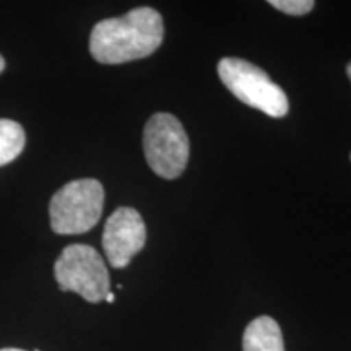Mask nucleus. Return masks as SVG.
I'll use <instances>...</instances> for the list:
<instances>
[{
    "label": "nucleus",
    "mask_w": 351,
    "mask_h": 351,
    "mask_svg": "<svg viewBox=\"0 0 351 351\" xmlns=\"http://www.w3.org/2000/svg\"><path fill=\"white\" fill-rule=\"evenodd\" d=\"M26 135L19 122L0 119V166H5L16 160L23 152Z\"/></svg>",
    "instance_id": "nucleus-8"
},
{
    "label": "nucleus",
    "mask_w": 351,
    "mask_h": 351,
    "mask_svg": "<svg viewBox=\"0 0 351 351\" xmlns=\"http://www.w3.org/2000/svg\"><path fill=\"white\" fill-rule=\"evenodd\" d=\"M143 152L153 173L179 178L189 161V137L181 121L168 112L153 114L143 130Z\"/></svg>",
    "instance_id": "nucleus-5"
},
{
    "label": "nucleus",
    "mask_w": 351,
    "mask_h": 351,
    "mask_svg": "<svg viewBox=\"0 0 351 351\" xmlns=\"http://www.w3.org/2000/svg\"><path fill=\"white\" fill-rule=\"evenodd\" d=\"M218 75L228 90L247 106L270 117H285L288 114L287 93L257 65L244 59L225 57L218 64Z\"/></svg>",
    "instance_id": "nucleus-2"
},
{
    "label": "nucleus",
    "mask_w": 351,
    "mask_h": 351,
    "mask_svg": "<svg viewBox=\"0 0 351 351\" xmlns=\"http://www.w3.org/2000/svg\"><path fill=\"white\" fill-rule=\"evenodd\" d=\"M269 3L276 10L293 16H302L314 8L313 0H270Z\"/></svg>",
    "instance_id": "nucleus-9"
},
{
    "label": "nucleus",
    "mask_w": 351,
    "mask_h": 351,
    "mask_svg": "<svg viewBox=\"0 0 351 351\" xmlns=\"http://www.w3.org/2000/svg\"><path fill=\"white\" fill-rule=\"evenodd\" d=\"M243 351H285L283 333L276 320L269 315L254 319L245 327Z\"/></svg>",
    "instance_id": "nucleus-7"
},
{
    "label": "nucleus",
    "mask_w": 351,
    "mask_h": 351,
    "mask_svg": "<svg viewBox=\"0 0 351 351\" xmlns=\"http://www.w3.org/2000/svg\"><path fill=\"white\" fill-rule=\"evenodd\" d=\"M165 36L155 8L137 7L119 19L101 20L90 36V52L99 64H125L152 56Z\"/></svg>",
    "instance_id": "nucleus-1"
},
{
    "label": "nucleus",
    "mask_w": 351,
    "mask_h": 351,
    "mask_svg": "<svg viewBox=\"0 0 351 351\" xmlns=\"http://www.w3.org/2000/svg\"><path fill=\"white\" fill-rule=\"evenodd\" d=\"M147 243V228L135 208L121 207L108 218L103 249L114 269H124Z\"/></svg>",
    "instance_id": "nucleus-6"
},
{
    "label": "nucleus",
    "mask_w": 351,
    "mask_h": 351,
    "mask_svg": "<svg viewBox=\"0 0 351 351\" xmlns=\"http://www.w3.org/2000/svg\"><path fill=\"white\" fill-rule=\"evenodd\" d=\"M3 69H5V60H3V57L0 56V73L3 72Z\"/></svg>",
    "instance_id": "nucleus-11"
},
{
    "label": "nucleus",
    "mask_w": 351,
    "mask_h": 351,
    "mask_svg": "<svg viewBox=\"0 0 351 351\" xmlns=\"http://www.w3.org/2000/svg\"><path fill=\"white\" fill-rule=\"evenodd\" d=\"M104 301H108V302H114V301H116V295H114L112 291H109L108 295H106V298H104Z\"/></svg>",
    "instance_id": "nucleus-10"
},
{
    "label": "nucleus",
    "mask_w": 351,
    "mask_h": 351,
    "mask_svg": "<svg viewBox=\"0 0 351 351\" xmlns=\"http://www.w3.org/2000/svg\"><path fill=\"white\" fill-rule=\"evenodd\" d=\"M0 351H25V350H20V348H2Z\"/></svg>",
    "instance_id": "nucleus-13"
},
{
    "label": "nucleus",
    "mask_w": 351,
    "mask_h": 351,
    "mask_svg": "<svg viewBox=\"0 0 351 351\" xmlns=\"http://www.w3.org/2000/svg\"><path fill=\"white\" fill-rule=\"evenodd\" d=\"M104 207V189L96 179H77L52 195L51 228L57 234H82L98 225Z\"/></svg>",
    "instance_id": "nucleus-3"
},
{
    "label": "nucleus",
    "mask_w": 351,
    "mask_h": 351,
    "mask_svg": "<svg viewBox=\"0 0 351 351\" xmlns=\"http://www.w3.org/2000/svg\"><path fill=\"white\" fill-rule=\"evenodd\" d=\"M54 275L60 291H73L88 302L104 301L111 291L106 263L91 245H67L56 261Z\"/></svg>",
    "instance_id": "nucleus-4"
},
{
    "label": "nucleus",
    "mask_w": 351,
    "mask_h": 351,
    "mask_svg": "<svg viewBox=\"0 0 351 351\" xmlns=\"http://www.w3.org/2000/svg\"><path fill=\"white\" fill-rule=\"evenodd\" d=\"M346 73H348V78H350V82H351V62L346 65Z\"/></svg>",
    "instance_id": "nucleus-12"
}]
</instances>
